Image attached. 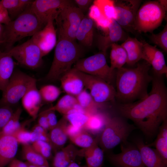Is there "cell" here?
I'll use <instances>...</instances> for the list:
<instances>
[{
  "mask_svg": "<svg viewBox=\"0 0 167 167\" xmlns=\"http://www.w3.org/2000/svg\"><path fill=\"white\" fill-rule=\"evenodd\" d=\"M54 20L53 17L50 18L44 27L31 38L40 49L43 57L49 53L57 44V31L54 25Z\"/></svg>",
  "mask_w": 167,
  "mask_h": 167,
  "instance_id": "cell-15",
  "label": "cell"
},
{
  "mask_svg": "<svg viewBox=\"0 0 167 167\" xmlns=\"http://www.w3.org/2000/svg\"><path fill=\"white\" fill-rule=\"evenodd\" d=\"M141 41L143 44V59L152 66L156 75H165L167 77V66L163 53L156 45H151L144 40Z\"/></svg>",
  "mask_w": 167,
  "mask_h": 167,
  "instance_id": "cell-16",
  "label": "cell"
},
{
  "mask_svg": "<svg viewBox=\"0 0 167 167\" xmlns=\"http://www.w3.org/2000/svg\"><path fill=\"white\" fill-rule=\"evenodd\" d=\"M59 80L62 89L67 94L75 96L84 90L83 82L74 68L64 75Z\"/></svg>",
  "mask_w": 167,
  "mask_h": 167,
  "instance_id": "cell-22",
  "label": "cell"
},
{
  "mask_svg": "<svg viewBox=\"0 0 167 167\" xmlns=\"http://www.w3.org/2000/svg\"><path fill=\"white\" fill-rule=\"evenodd\" d=\"M76 70L84 87L89 90L96 103L103 105L105 102L114 100L116 96V90L111 84L100 78Z\"/></svg>",
  "mask_w": 167,
  "mask_h": 167,
  "instance_id": "cell-10",
  "label": "cell"
},
{
  "mask_svg": "<svg viewBox=\"0 0 167 167\" xmlns=\"http://www.w3.org/2000/svg\"><path fill=\"white\" fill-rule=\"evenodd\" d=\"M33 0H2L0 2L6 10L11 20L17 17L32 4Z\"/></svg>",
  "mask_w": 167,
  "mask_h": 167,
  "instance_id": "cell-29",
  "label": "cell"
},
{
  "mask_svg": "<svg viewBox=\"0 0 167 167\" xmlns=\"http://www.w3.org/2000/svg\"><path fill=\"white\" fill-rule=\"evenodd\" d=\"M111 48L110 67L112 71H114L115 69L122 67L126 63L127 56L125 50L121 45L114 43L112 45Z\"/></svg>",
  "mask_w": 167,
  "mask_h": 167,
  "instance_id": "cell-30",
  "label": "cell"
},
{
  "mask_svg": "<svg viewBox=\"0 0 167 167\" xmlns=\"http://www.w3.org/2000/svg\"><path fill=\"white\" fill-rule=\"evenodd\" d=\"M74 69L77 71L100 78L111 84L114 78V71L108 65L105 55L99 53L78 60Z\"/></svg>",
  "mask_w": 167,
  "mask_h": 167,
  "instance_id": "cell-8",
  "label": "cell"
},
{
  "mask_svg": "<svg viewBox=\"0 0 167 167\" xmlns=\"http://www.w3.org/2000/svg\"><path fill=\"white\" fill-rule=\"evenodd\" d=\"M105 36H99L98 45L102 52L106 55L108 49L112 45L121 41H125L128 36L121 26L113 19Z\"/></svg>",
  "mask_w": 167,
  "mask_h": 167,
  "instance_id": "cell-17",
  "label": "cell"
},
{
  "mask_svg": "<svg viewBox=\"0 0 167 167\" xmlns=\"http://www.w3.org/2000/svg\"><path fill=\"white\" fill-rule=\"evenodd\" d=\"M70 2L66 0H36L33 1L31 7L45 26L50 18L55 20L61 10L71 5Z\"/></svg>",
  "mask_w": 167,
  "mask_h": 167,
  "instance_id": "cell-14",
  "label": "cell"
},
{
  "mask_svg": "<svg viewBox=\"0 0 167 167\" xmlns=\"http://www.w3.org/2000/svg\"><path fill=\"white\" fill-rule=\"evenodd\" d=\"M13 58L4 51L0 50V90L3 92L14 71Z\"/></svg>",
  "mask_w": 167,
  "mask_h": 167,
  "instance_id": "cell-26",
  "label": "cell"
},
{
  "mask_svg": "<svg viewBox=\"0 0 167 167\" xmlns=\"http://www.w3.org/2000/svg\"><path fill=\"white\" fill-rule=\"evenodd\" d=\"M22 112L20 108L14 111L12 116L0 132V136H12L21 127L22 125L19 122V119Z\"/></svg>",
  "mask_w": 167,
  "mask_h": 167,
  "instance_id": "cell-35",
  "label": "cell"
},
{
  "mask_svg": "<svg viewBox=\"0 0 167 167\" xmlns=\"http://www.w3.org/2000/svg\"><path fill=\"white\" fill-rule=\"evenodd\" d=\"M40 167H49V165H43Z\"/></svg>",
  "mask_w": 167,
  "mask_h": 167,
  "instance_id": "cell-56",
  "label": "cell"
},
{
  "mask_svg": "<svg viewBox=\"0 0 167 167\" xmlns=\"http://www.w3.org/2000/svg\"><path fill=\"white\" fill-rule=\"evenodd\" d=\"M93 38V21L88 17H84L77 30L75 39L87 46H91Z\"/></svg>",
  "mask_w": 167,
  "mask_h": 167,
  "instance_id": "cell-27",
  "label": "cell"
},
{
  "mask_svg": "<svg viewBox=\"0 0 167 167\" xmlns=\"http://www.w3.org/2000/svg\"><path fill=\"white\" fill-rule=\"evenodd\" d=\"M150 67L145 61L134 68L117 69L116 98L125 103L145 97L148 94V84L153 79L149 73Z\"/></svg>",
  "mask_w": 167,
  "mask_h": 167,
  "instance_id": "cell-2",
  "label": "cell"
},
{
  "mask_svg": "<svg viewBox=\"0 0 167 167\" xmlns=\"http://www.w3.org/2000/svg\"><path fill=\"white\" fill-rule=\"evenodd\" d=\"M79 8L82 12L87 10L93 1L91 0H75L74 1Z\"/></svg>",
  "mask_w": 167,
  "mask_h": 167,
  "instance_id": "cell-51",
  "label": "cell"
},
{
  "mask_svg": "<svg viewBox=\"0 0 167 167\" xmlns=\"http://www.w3.org/2000/svg\"><path fill=\"white\" fill-rule=\"evenodd\" d=\"M84 130V128L74 126L70 124L66 128V131L68 138L74 136Z\"/></svg>",
  "mask_w": 167,
  "mask_h": 167,
  "instance_id": "cell-50",
  "label": "cell"
},
{
  "mask_svg": "<svg viewBox=\"0 0 167 167\" xmlns=\"http://www.w3.org/2000/svg\"><path fill=\"white\" fill-rule=\"evenodd\" d=\"M25 163L27 164V167H40L39 166L30 163L27 161Z\"/></svg>",
  "mask_w": 167,
  "mask_h": 167,
  "instance_id": "cell-55",
  "label": "cell"
},
{
  "mask_svg": "<svg viewBox=\"0 0 167 167\" xmlns=\"http://www.w3.org/2000/svg\"><path fill=\"white\" fill-rule=\"evenodd\" d=\"M99 140L90 147L79 150V156L84 157L88 167H102L103 164L104 151L98 145Z\"/></svg>",
  "mask_w": 167,
  "mask_h": 167,
  "instance_id": "cell-25",
  "label": "cell"
},
{
  "mask_svg": "<svg viewBox=\"0 0 167 167\" xmlns=\"http://www.w3.org/2000/svg\"><path fill=\"white\" fill-rule=\"evenodd\" d=\"M77 103L75 96L66 94L62 96L54 106L48 109L57 111L65 115L73 108Z\"/></svg>",
  "mask_w": 167,
  "mask_h": 167,
  "instance_id": "cell-34",
  "label": "cell"
},
{
  "mask_svg": "<svg viewBox=\"0 0 167 167\" xmlns=\"http://www.w3.org/2000/svg\"><path fill=\"white\" fill-rule=\"evenodd\" d=\"M93 3L99 8L102 14L105 17L115 20L116 13L114 6V1L112 0H96Z\"/></svg>",
  "mask_w": 167,
  "mask_h": 167,
  "instance_id": "cell-39",
  "label": "cell"
},
{
  "mask_svg": "<svg viewBox=\"0 0 167 167\" xmlns=\"http://www.w3.org/2000/svg\"><path fill=\"white\" fill-rule=\"evenodd\" d=\"M135 143L139 150L145 167H167L156 149L145 144L141 139L136 140Z\"/></svg>",
  "mask_w": 167,
  "mask_h": 167,
  "instance_id": "cell-18",
  "label": "cell"
},
{
  "mask_svg": "<svg viewBox=\"0 0 167 167\" xmlns=\"http://www.w3.org/2000/svg\"><path fill=\"white\" fill-rule=\"evenodd\" d=\"M30 132L31 143L38 140L45 141L49 143L47 131L38 124L33 126Z\"/></svg>",
  "mask_w": 167,
  "mask_h": 167,
  "instance_id": "cell-42",
  "label": "cell"
},
{
  "mask_svg": "<svg viewBox=\"0 0 167 167\" xmlns=\"http://www.w3.org/2000/svg\"><path fill=\"white\" fill-rule=\"evenodd\" d=\"M102 15L99 7L93 3L90 7L88 17L95 22Z\"/></svg>",
  "mask_w": 167,
  "mask_h": 167,
  "instance_id": "cell-45",
  "label": "cell"
},
{
  "mask_svg": "<svg viewBox=\"0 0 167 167\" xmlns=\"http://www.w3.org/2000/svg\"><path fill=\"white\" fill-rule=\"evenodd\" d=\"M99 135L94 138L88 132L84 130L77 135L69 138L75 145L82 148H88L99 140Z\"/></svg>",
  "mask_w": 167,
  "mask_h": 167,
  "instance_id": "cell-36",
  "label": "cell"
},
{
  "mask_svg": "<svg viewBox=\"0 0 167 167\" xmlns=\"http://www.w3.org/2000/svg\"><path fill=\"white\" fill-rule=\"evenodd\" d=\"M110 117L99 111L90 115L84 129L93 134L101 133Z\"/></svg>",
  "mask_w": 167,
  "mask_h": 167,
  "instance_id": "cell-28",
  "label": "cell"
},
{
  "mask_svg": "<svg viewBox=\"0 0 167 167\" xmlns=\"http://www.w3.org/2000/svg\"><path fill=\"white\" fill-rule=\"evenodd\" d=\"M14 111L11 107H0V133L12 116Z\"/></svg>",
  "mask_w": 167,
  "mask_h": 167,
  "instance_id": "cell-44",
  "label": "cell"
},
{
  "mask_svg": "<svg viewBox=\"0 0 167 167\" xmlns=\"http://www.w3.org/2000/svg\"><path fill=\"white\" fill-rule=\"evenodd\" d=\"M21 99L24 109L32 119H35L38 115L42 102L36 84L28 90Z\"/></svg>",
  "mask_w": 167,
  "mask_h": 167,
  "instance_id": "cell-20",
  "label": "cell"
},
{
  "mask_svg": "<svg viewBox=\"0 0 167 167\" xmlns=\"http://www.w3.org/2000/svg\"><path fill=\"white\" fill-rule=\"evenodd\" d=\"M112 19H108L103 15L95 22L98 27L106 32L112 21Z\"/></svg>",
  "mask_w": 167,
  "mask_h": 167,
  "instance_id": "cell-47",
  "label": "cell"
},
{
  "mask_svg": "<svg viewBox=\"0 0 167 167\" xmlns=\"http://www.w3.org/2000/svg\"><path fill=\"white\" fill-rule=\"evenodd\" d=\"M155 141L156 149L167 165V120L162 123Z\"/></svg>",
  "mask_w": 167,
  "mask_h": 167,
  "instance_id": "cell-31",
  "label": "cell"
},
{
  "mask_svg": "<svg viewBox=\"0 0 167 167\" xmlns=\"http://www.w3.org/2000/svg\"><path fill=\"white\" fill-rule=\"evenodd\" d=\"M51 66L45 79L49 81L59 80L79 59L81 51L74 41L58 37Z\"/></svg>",
  "mask_w": 167,
  "mask_h": 167,
  "instance_id": "cell-3",
  "label": "cell"
},
{
  "mask_svg": "<svg viewBox=\"0 0 167 167\" xmlns=\"http://www.w3.org/2000/svg\"><path fill=\"white\" fill-rule=\"evenodd\" d=\"M121 45L125 50L127 56L126 63L133 66L143 59V44L135 38L128 36Z\"/></svg>",
  "mask_w": 167,
  "mask_h": 167,
  "instance_id": "cell-24",
  "label": "cell"
},
{
  "mask_svg": "<svg viewBox=\"0 0 167 167\" xmlns=\"http://www.w3.org/2000/svg\"><path fill=\"white\" fill-rule=\"evenodd\" d=\"M167 0L148 1L138 9L134 30L140 33H152L161 24L167 11Z\"/></svg>",
  "mask_w": 167,
  "mask_h": 167,
  "instance_id": "cell-5",
  "label": "cell"
},
{
  "mask_svg": "<svg viewBox=\"0 0 167 167\" xmlns=\"http://www.w3.org/2000/svg\"><path fill=\"white\" fill-rule=\"evenodd\" d=\"M11 21L6 10L0 1V23L6 25L8 24Z\"/></svg>",
  "mask_w": 167,
  "mask_h": 167,
  "instance_id": "cell-49",
  "label": "cell"
},
{
  "mask_svg": "<svg viewBox=\"0 0 167 167\" xmlns=\"http://www.w3.org/2000/svg\"><path fill=\"white\" fill-rule=\"evenodd\" d=\"M79 150L73 143H70L57 151L53 157V167H67L75 162Z\"/></svg>",
  "mask_w": 167,
  "mask_h": 167,
  "instance_id": "cell-23",
  "label": "cell"
},
{
  "mask_svg": "<svg viewBox=\"0 0 167 167\" xmlns=\"http://www.w3.org/2000/svg\"><path fill=\"white\" fill-rule=\"evenodd\" d=\"M5 52L20 65L31 69L38 68L42 64L40 50L31 39Z\"/></svg>",
  "mask_w": 167,
  "mask_h": 167,
  "instance_id": "cell-11",
  "label": "cell"
},
{
  "mask_svg": "<svg viewBox=\"0 0 167 167\" xmlns=\"http://www.w3.org/2000/svg\"><path fill=\"white\" fill-rule=\"evenodd\" d=\"M49 126V131L57 124L58 121L55 111L48 109L45 110Z\"/></svg>",
  "mask_w": 167,
  "mask_h": 167,
  "instance_id": "cell-46",
  "label": "cell"
},
{
  "mask_svg": "<svg viewBox=\"0 0 167 167\" xmlns=\"http://www.w3.org/2000/svg\"><path fill=\"white\" fill-rule=\"evenodd\" d=\"M150 41L158 46L164 51L167 52V24L163 29L157 34L152 33L149 36Z\"/></svg>",
  "mask_w": 167,
  "mask_h": 167,
  "instance_id": "cell-40",
  "label": "cell"
},
{
  "mask_svg": "<svg viewBox=\"0 0 167 167\" xmlns=\"http://www.w3.org/2000/svg\"><path fill=\"white\" fill-rule=\"evenodd\" d=\"M12 136L15 138L18 143L24 145L31 143L30 131L27 130L23 125H22Z\"/></svg>",
  "mask_w": 167,
  "mask_h": 167,
  "instance_id": "cell-43",
  "label": "cell"
},
{
  "mask_svg": "<svg viewBox=\"0 0 167 167\" xmlns=\"http://www.w3.org/2000/svg\"><path fill=\"white\" fill-rule=\"evenodd\" d=\"M133 126L119 117H110L99 136L98 143L103 151L127 142Z\"/></svg>",
  "mask_w": 167,
  "mask_h": 167,
  "instance_id": "cell-6",
  "label": "cell"
},
{
  "mask_svg": "<svg viewBox=\"0 0 167 167\" xmlns=\"http://www.w3.org/2000/svg\"><path fill=\"white\" fill-rule=\"evenodd\" d=\"M67 123V120L63 116L48 133L49 143L55 153L64 147L68 138L66 131Z\"/></svg>",
  "mask_w": 167,
  "mask_h": 167,
  "instance_id": "cell-19",
  "label": "cell"
},
{
  "mask_svg": "<svg viewBox=\"0 0 167 167\" xmlns=\"http://www.w3.org/2000/svg\"><path fill=\"white\" fill-rule=\"evenodd\" d=\"M150 92L143 98L134 103L118 105L119 113L129 119L147 137L153 136L163 122L167 120V92L161 76L153 78Z\"/></svg>",
  "mask_w": 167,
  "mask_h": 167,
  "instance_id": "cell-1",
  "label": "cell"
},
{
  "mask_svg": "<svg viewBox=\"0 0 167 167\" xmlns=\"http://www.w3.org/2000/svg\"><path fill=\"white\" fill-rule=\"evenodd\" d=\"M121 152L108 156L109 163L115 167H145L136 146L127 142L121 144Z\"/></svg>",
  "mask_w": 167,
  "mask_h": 167,
  "instance_id": "cell-13",
  "label": "cell"
},
{
  "mask_svg": "<svg viewBox=\"0 0 167 167\" xmlns=\"http://www.w3.org/2000/svg\"><path fill=\"white\" fill-rule=\"evenodd\" d=\"M22 155L27 162L39 167L49 165L48 160L37 152L31 145H22Z\"/></svg>",
  "mask_w": 167,
  "mask_h": 167,
  "instance_id": "cell-33",
  "label": "cell"
},
{
  "mask_svg": "<svg viewBox=\"0 0 167 167\" xmlns=\"http://www.w3.org/2000/svg\"><path fill=\"white\" fill-rule=\"evenodd\" d=\"M78 104L80 105L89 115L99 111L103 105L96 103L90 93L86 90H83L75 96Z\"/></svg>",
  "mask_w": 167,
  "mask_h": 167,
  "instance_id": "cell-32",
  "label": "cell"
},
{
  "mask_svg": "<svg viewBox=\"0 0 167 167\" xmlns=\"http://www.w3.org/2000/svg\"><path fill=\"white\" fill-rule=\"evenodd\" d=\"M18 144L12 136H0V167H5L15 158Z\"/></svg>",
  "mask_w": 167,
  "mask_h": 167,
  "instance_id": "cell-21",
  "label": "cell"
},
{
  "mask_svg": "<svg viewBox=\"0 0 167 167\" xmlns=\"http://www.w3.org/2000/svg\"><path fill=\"white\" fill-rule=\"evenodd\" d=\"M90 115L78 112L73 109L67 114L63 116L70 124L76 127L84 128Z\"/></svg>",
  "mask_w": 167,
  "mask_h": 167,
  "instance_id": "cell-37",
  "label": "cell"
},
{
  "mask_svg": "<svg viewBox=\"0 0 167 167\" xmlns=\"http://www.w3.org/2000/svg\"><path fill=\"white\" fill-rule=\"evenodd\" d=\"M42 101L47 103L54 102L61 93L60 89L53 85L48 84L42 87L39 90Z\"/></svg>",
  "mask_w": 167,
  "mask_h": 167,
  "instance_id": "cell-38",
  "label": "cell"
},
{
  "mask_svg": "<svg viewBox=\"0 0 167 167\" xmlns=\"http://www.w3.org/2000/svg\"><path fill=\"white\" fill-rule=\"evenodd\" d=\"M31 145L37 152L47 160L53 157V150L49 143L38 140L32 143Z\"/></svg>",
  "mask_w": 167,
  "mask_h": 167,
  "instance_id": "cell-41",
  "label": "cell"
},
{
  "mask_svg": "<svg viewBox=\"0 0 167 167\" xmlns=\"http://www.w3.org/2000/svg\"><path fill=\"white\" fill-rule=\"evenodd\" d=\"M67 167H88L87 165L81 166L75 162H73L70 164Z\"/></svg>",
  "mask_w": 167,
  "mask_h": 167,
  "instance_id": "cell-54",
  "label": "cell"
},
{
  "mask_svg": "<svg viewBox=\"0 0 167 167\" xmlns=\"http://www.w3.org/2000/svg\"><path fill=\"white\" fill-rule=\"evenodd\" d=\"M4 26L0 23V44L4 43Z\"/></svg>",
  "mask_w": 167,
  "mask_h": 167,
  "instance_id": "cell-53",
  "label": "cell"
},
{
  "mask_svg": "<svg viewBox=\"0 0 167 167\" xmlns=\"http://www.w3.org/2000/svg\"><path fill=\"white\" fill-rule=\"evenodd\" d=\"M36 79L19 70H14L0 99V107L16 104L36 84Z\"/></svg>",
  "mask_w": 167,
  "mask_h": 167,
  "instance_id": "cell-7",
  "label": "cell"
},
{
  "mask_svg": "<svg viewBox=\"0 0 167 167\" xmlns=\"http://www.w3.org/2000/svg\"><path fill=\"white\" fill-rule=\"evenodd\" d=\"M114 1L116 13L115 20L123 29L133 32L137 12L142 2L141 0Z\"/></svg>",
  "mask_w": 167,
  "mask_h": 167,
  "instance_id": "cell-12",
  "label": "cell"
},
{
  "mask_svg": "<svg viewBox=\"0 0 167 167\" xmlns=\"http://www.w3.org/2000/svg\"><path fill=\"white\" fill-rule=\"evenodd\" d=\"M31 5L14 20L5 25L4 38L6 51L12 48L16 42L26 37L33 36L45 26Z\"/></svg>",
  "mask_w": 167,
  "mask_h": 167,
  "instance_id": "cell-4",
  "label": "cell"
},
{
  "mask_svg": "<svg viewBox=\"0 0 167 167\" xmlns=\"http://www.w3.org/2000/svg\"><path fill=\"white\" fill-rule=\"evenodd\" d=\"M84 17L83 12L79 8L71 5L62 8L55 19L58 37L74 41L78 28Z\"/></svg>",
  "mask_w": 167,
  "mask_h": 167,
  "instance_id": "cell-9",
  "label": "cell"
},
{
  "mask_svg": "<svg viewBox=\"0 0 167 167\" xmlns=\"http://www.w3.org/2000/svg\"><path fill=\"white\" fill-rule=\"evenodd\" d=\"M8 167H27L25 162L14 158L8 165Z\"/></svg>",
  "mask_w": 167,
  "mask_h": 167,
  "instance_id": "cell-52",
  "label": "cell"
},
{
  "mask_svg": "<svg viewBox=\"0 0 167 167\" xmlns=\"http://www.w3.org/2000/svg\"><path fill=\"white\" fill-rule=\"evenodd\" d=\"M37 124L48 131L49 130V126L45 110L41 112L38 117Z\"/></svg>",
  "mask_w": 167,
  "mask_h": 167,
  "instance_id": "cell-48",
  "label": "cell"
}]
</instances>
